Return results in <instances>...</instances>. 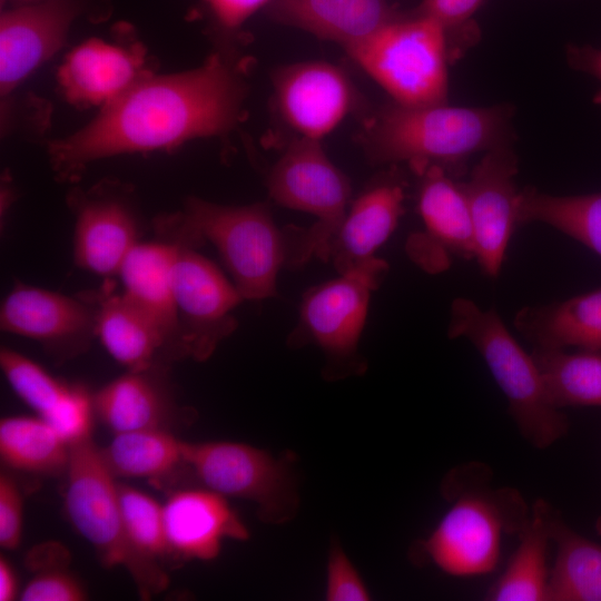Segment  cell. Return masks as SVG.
Masks as SVG:
<instances>
[{"label":"cell","mask_w":601,"mask_h":601,"mask_svg":"<svg viewBox=\"0 0 601 601\" xmlns=\"http://www.w3.org/2000/svg\"><path fill=\"white\" fill-rule=\"evenodd\" d=\"M244 92L218 55L189 71L140 78L85 128L51 145L53 168L69 178L100 158L223 135L236 124Z\"/></svg>","instance_id":"cell-1"},{"label":"cell","mask_w":601,"mask_h":601,"mask_svg":"<svg viewBox=\"0 0 601 601\" xmlns=\"http://www.w3.org/2000/svg\"><path fill=\"white\" fill-rule=\"evenodd\" d=\"M513 108L450 106L447 102L403 106L392 102L366 127L365 144L377 162L410 164L414 173L430 165L451 176L477 152L508 146Z\"/></svg>","instance_id":"cell-2"},{"label":"cell","mask_w":601,"mask_h":601,"mask_svg":"<svg viewBox=\"0 0 601 601\" xmlns=\"http://www.w3.org/2000/svg\"><path fill=\"white\" fill-rule=\"evenodd\" d=\"M444 493L451 506L414 545V560L457 578L491 573L500 561L503 535L519 534L530 516L525 501L518 490L493 487L491 472L480 463L452 471Z\"/></svg>","instance_id":"cell-3"},{"label":"cell","mask_w":601,"mask_h":601,"mask_svg":"<svg viewBox=\"0 0 601 601\" xmlns=\"http://www.w3.org/2000/svg\"><path fill=\"white\" fill-rule=\"evenodd\" d=\"M168 221L197 247L206 240L216 247L244 300L276 295L278 272L290 260V235L276 226L266 204L225 206L193 197Z\"/></svg>","instance_id":"cell-4"},{"label":"cell","mask_w":601,"mask_h":601,"mask_svg":"<svg viewBox=\"0 0 601 601\" xmlns=\"http://www.w3.org/2000/svg\"><path fill=\"white\" fill-rule=\"evenodd\" d=\"M447 335L464 337L479 351L506 397L509 414L532 446L546 449L568 433L569 420L550 402L532 355L495 311H483L463 297L454 299Z\"/></svg>","instance_id":"cell-5"},{"label":"cell","mask_w":601,"mask_h":601,"mask_svg":"<svg viewBox=\"0 0 601 601\" xmlns=\"http://www.w3.org/2000/svg\"><path fill=\"white\" fill-rule=\"evenodd\" d=\"M345 50L393 102H447L449 63L457 56L435 20L414 12L400 14Z\"/></svg>","instance_id":"cell-6"},{"label":"cell","mask_w":601,"mask_h":601,"mask_svg":"<svg viewBox=\"0 0 601 601\" xmlns=\"http://www.w3.org/2000/svg\"><path fill=\"white\" fill-rule=\"evenodd\" d=\"M65 509L73 528L96 550L107 568L122 566L142 599L168 585L162 565L140 555L132 546L122 520L118 482L106 466L91 433L70 442Z\"/></svg>","instance_id":"cell-7"},{"label":"cell","mask_w":601,"mask_h":601,"mask_svg":"<svg viewBox=\"0 0 601 601\" xmlns=\"http://www.w3.org/2000/svg\"><path fill=\"white\" fill-rule=\"evenodd\" d=\"M267 188L278 205L317 219L308 229L297 228L295 265H303L313 256L327 260L332 240L348 209L351 185L321 140H293L272 167Z\"/></svg>","instance_id":"cell-8"},{"label":"cell","mask_w":601,"mask_h":601,"mask_svg":"<svg viewBox=\"0 0 601 601\" xmlns=\"http://www.w3.org/2000/svg\"><path fill=\"white\" fill-rule=\"evenodd\" d=\"M388 270L373 257L338 277L315 286L303 297L299 319L289 344L317 345L326 356L327 373L345 375L362 370L357 346L366 321L371 295Z\"/></svg>","instance_id":"cell-9"},{"label":"cell","mask_w":601,"mask_h":601,"mask_svg":"<svg viewBox=\"0 0 601 601\" xmlns=\"http://www.w3.org/2000/svg\"><path fill=\"white\" fill-rule=\"evenodd\" d=\"M181 456L205 487L253 502L267 523L286 522L298 509L289 463L262 449L229 441H181Z\"/></svg>","instance_id":"cell-10"},{"label":"cell","mask_w":601,"mask_h":601,"mask_svg":"<svg viewBox=\"0 0 601 601\" xmlns=\"http://www.w3.org/2000/svg\"><path fill=\"white\" fill-rule=\"evenodd\" d=\"M170 240L177 243L173 292L185 355L203 362L237 328L233 311L244 299L196 246Z\"/></svg>","instance_id":"cell-11"},{"label":"cell","mask_w":601,"mask_h":601,"mask_svg":"<svg viewBox=\"0 0 601 601\" xmlns=\"http://www.w3.org/2000/svg\"><path fill=\"white\" fill-rule=\"evenodd\" d=\"M98 307V293L68 296L17 284L1 304L0 327L63 362L87 352L97 337Z\"/></svg>","instance_id":"cell-12"},{"label":"cell","mask_w":601,"mask_h":601,"mask_svg":"<svg viewBox=\"0 0 601 601\" xmlns=\"http://www.w3.org/2000/svg\"><path fill=\"white\" fill-rule=\"evenodd\" d=\"M420 178L417 210L424 230L406 243L411 259L428 273L445 270L452 257L475 258L474 233L462 183L445 169L430 165Z\"/></svg>","instance_id":"cell-13"},{"label":"cell","mask_w":601,"mask_h":601,"mask_svg":"<svg viewBox=\"0 0 601 601\" xmlns=\"http://www.w3.org/2000/svg\"><path fill=\"white\" fill-rule=\"evenodd\" d=\"M518 159L510 145L484 152L462 183L470 208L475 259L490 277L499 275L518 221Z\"/></svg>","instance_id":"cell-14"},{"label":"cell","mask_w":601,"mask_h":601,"mask_svg":"<svg viewBox=\"0 0 601 601\" xmlns=\"http://www.w3.org/2000/svg\"><path fill=\"white\" fill-rule=\"evenodd\" d=\"M273 87L283 120L299 137L316 140L332 132L356 102V92L348 76L326 61L285 66L275 72Z\"/></svg>","instance_id":"cell-15"},{"label":"cell","mask_w":601,"mask_h":601,"mask_svg":"<svg viewBox=\"0 0 601 601\" xmlns=\"http://www.w3.org/2000/svg\"><path fill=\"white\" fill-rule=\"evenodd\" d=\"M71 205L75 264L96 275H117L127 255L140 242L132 206L126 197L102 187L75 196Z\"/></svg>","instance_id":"cell-16"},{"label":"cell","mask_w":601,"mask_h":601,"mask_svg":"<svg viewBox=\"0 0 601 601\" xmlns=\"http://www.w3.org/2000/svg\"><path fill=\"white\" fill-rule=\"evenodd\" d=\"M72 0H36L0 20V86L7 95L62 43L77 14Z\"/></svg>","instance_id":"cell-17"},{"label":"cell","mask_w":601,"mask_h":601,"mask_svg":"<svg viewBox=\"0 0 601 601\" xmlns=\"http://www.w3.org/2000/svg\"><path fill=\"white\" fill-rule=\"evenodd\" d=\"M162 511L167 541L177 560L210 561L225 540L249 536L226 497L207 487L174 492Z\"/></svg>","instance_id":"cell-18"},{"label":"cell","mask_w":601,"mask_h":601,"mask_svg":"<svg viewBox=\"0 0 601 601\" xmlns=\"http://www.w3.org/2000/svg\"><path fill=\"white\" fill-rule=\"evenodd\" d=\"M177 243L161 238L139 242L127 255L118 276L124 293L154 321L164 339L166 363L186 358L173 292Z\"/></svg>","instance_id":"cell-19"},{"label":"cell","mask_w":601,"mask_h":601,"mask_svg":"<svg viewBox=\"0 0 601 601\" xmlns=\"http://www.w3.org/2000/svg\"><path fill=\"white\" fill-rule=\"evenodd\" d=\"M166 363L127 371L92 396L93 414L114 434L166 428L177 408L168 386Z\"/></svg>","instance_id":"cell-20"},{"label":"cell","mask_w":601,"mask_h":601,"mask_svg":"<svg viewBox=\"0 0 601 601\" xmlns=\"http://www.w3.org/2000/svg\"><path fill=\"white\" fill-rule=\"evenodd\" d=\"M404 187L400 181L383 179L351 204L327 257L338 274L375 257L376 249L398 224L404 211Z\"/></svg>","instance_id":"cell-21"},{"label":"cell","mask_w":601,"mask_h":601,"mask_svg":"<svg viewBox=\"0 0 601 601\" xmlns=\"http://www.w3.org/2000/svg\"><path fill=\"white\" fill-rule=\"evenodd\" d=\"M270 18L345 48L395 19L386 0H273Z\"/></svg>","instance_id":"cell-22"},{"label":"cell","mask_w":601,"mask_h":601,"mask_svg":"<svg viewBox=\"0 0 601 601\" xmlns=\"http://www.w3.org/2000/svg\"><path fill=\"white\" fill-rule=\"evenodd\" d=\"M138 58L121 47L90 39L68 55L58 80L71 102L106 106L140 79Z\"/></svg>","instance_id":"cell-23"},{"label":"cell","mask_w":601,"mask_h":601,"mask_svg":"<svg viewBox=\"0 0 601 601\" xmlns=\"http://www.w3.org/2000/svg\"><path fill=\"white\" fill-rule=\"evenodd\" d=\"M514 325L538 348L601 351V288L563 302L522 308Z\"/></svg>","instance_id":"cell-24"},{"label":"cell","mask_w":601,"mask_h":601,"mask_svg":"<svg viewBox=\"0 0 601 601\" xmlns=\"http://www.w3.org/2000/svg\"><path fill=\"white\" fill-rule=\"evenodd\" d=\"M98 300L97 337L115 361L127 371L166 363L162 336L137 303L112 290H100Z\"/></svg>","instance_id":"cell-25"},{"label":"cell","mask_w":601,"mask_h":601,"mask_svg":"<svg viewBox=\"0 0 601 601\" xmlns=\"http://www.w3.org/2000/svg\"><path fill=\"white\" fill-rule=\"evenodd\" d=\"M556 510L543 499L519 532L520 543L503 573L485 593L489 601H549L546 556L552 541L551 524Z\"/></svg>","instance_id":"cell-26"},{"label":"cell","mask_w":601,"mask_h":601,"mask_svg":"<svg viewBox=\"0 0 601 601\" xmlns=\"http://www.w3.org/2000/svg\"><path fill=\"white\" fill-rule=\"evenodd\" d=\"M0 457L12 470L55 476L65 474L70 442L41 416H8L0 421Z\"/></svg>","instance_id":"cell-27"},{"label":"cell","mask_w":601,"mask_h":601,"mask_svg":"<svg viewBox=\"0 0 601 601\" xmlns=\"http://www.w3.org/2000/svg\"><path fill=\"white\" fill-rule=\"evenodd\" d=\"M556 554L549 601H601V544L573 531L555 511L551 524Z\"/></svg>","instance_id":"cell-28"},{"label":"cell","mask_w":601,"mask_h":601,"mask_svg":"<svg viewBox=\"0 0 601 601\" xmlns=\"http://www.w3.org/2000/svg\"><path fill=\"white\" fill-rule=\"evenodd\" d=\"M531 355L556 408L601 406V351L534 347Z\"/></svg>","instance_id":"cell-29"},{"label":"cell","mask_w":601,"mask_h":601,"mask_svg":"<svg viewBox=\"0 0 601 601\" xmlns=\"http://www.w3.org/2000/svg\"><path fill=\"white\" fill-rule=\"evenodd\" d=\"M518 221L550 225L601 257V193L553 196L525 188L519 194Z\"/></svg>","instance_id":"cell-30"},{"label":"cell","mask_w":601,"mask_h":601,"mask_svg":"<svg viewBox=\"0 0 601 601\" xmlns=\"http://www.w3.org/2000/svg\"><path fill=\"white\" fill-rule=\"evenodd\" d=\"M100 453L116 479H159L183 463L181 441L167 428L114 434L111 442L100 449Z\"/></svg>","instance_id":"cell-31"},{"label":"cell","mask_w":601,"mask_h":601,"mask_svg":"<svg viewBox=\"0 0 601 601\" xmlns=\"http://www.w3.org/2000/svg\"><path fill=\"white\" fill-rule=\"evenodd\" d=\"M0 366L13 392L38 416L49 421L75 395L78 386H71L51 376L27 356L2 347Z\"/></svg>","instance_id":"cell-32"},{"label":"cell","mask_w":601,"mask_h":601,"mask_svg":"<svg viewBox=\"0 0 601 601\" xmlns=\"http://www.w3.org/2000/svg\"><path fill=\"white\" fill-rule=\"evenodd\" d=\"M117 486L125 529L135 550L160 565L176 559L167 541L162 505L128 484L118 482Z\"/></svg>","instance_id":"cell-33"},{"label":"cell","mask_w":601,"mask_h":601,"mask_svg":"<svg viewBox=\"0 0 601 601\" xmlns=\"http://www.w3.org/2000/svg\"><path fill=\"white\" fill-rule=\"evenodd\" d=\"M88 593L83 584L67 568L36 572L19 594L22 601H83Z\"/></svg>","instance_id":"cell-34"},{"label":"cell","mask_w":601,"mask_h":601,"mask_svg":"<svg viewBox=\"0 0 601 601\" xmlns=\"http://www.w3.org/2000/svg\"><path fill=\"white\" fill-rule=\"evenodd\" d=\"M325 597L328 601H366L371 599L358 571L338 545H333L328 555Z\"/></svg>","instance_id":"cell-35"},{"label":"cell","mask_w":601,"mask_h":601,"mask_svg":"<svg viewBox=\"0 0 601 601\" xmlns=\"http://www.w3.org/2000/svg\"><path fill=\"white\" fill-rule=\"evenodd\" d=\"M23 531V497L16 480L0 474V546L16 550Z\"/></svg>","instance_id":"cell-36"},{"label":"cell","mask_w":601,"mask_h":601,"mask_svg":"<svg viewBox=\"0 0 601 601\" xmlns=\"http://www.w3.org/2000/svg\"><path fill=\"white\" fill-rule=\"evenodd\" d=\"M484 0H422L414 13L439 22L447 32L456 56L453 38L472 20Z\"/></svg>","instance_id":"cell-37"},{"label":"cell","mask_w":601,"mask_h":601,"mask_svg":"<svg viewBox=\"0 0 601 601\" xmlns=\"http://www.w3.org/2000/svg\"><path fill=\"white\" fill-rule=\"evenodd\" d=\"M217 22L229 30L239 28L246 20L273 0H204Z\"/></svg>","instance_id":"cell-38"},{"label":"cell","mask_w":601,"mask_h":601,"mask_svg":"<svg viewBox=\"0 0 601 601\" xmlns=\"http://www.w3.org/2000/svg\"><path fill=\"white\" fill-rule=\"evenodd\" d=\"M566 59L572 68L593 76L601 82V48L570 45L566 48ZM593 101L601 107V89L595 93Z\"/></svg>","instance_id":"cell-39"},{"label":"cell","mask_w":601,"mask_h":601,"mask_svg":"<svg viewBox=\"0 0 601 601\" xmlns=\"http://www.w3.org/2000/svg\"><path fill=\"white\" fill-rule=\"evenodd\" d=\"M27 562L30 569L36 572L53 568H67L69 552L57 542H47L30 551Z\"/></svg>","instance_id":"cell-40"},{"label":"cell","mask_w":601,"mask_h":601,"mask_svg":"<svg viewBox=\"0 0 601 601\" xmlns=\"http://www.w3.org/2000/svg\"><path fill=\"white\" fill-rule=\"evenodd\" d=\"M18 597V578L12 565L0 556V601H12Z\"/></svg>","instance_id":"cell-41"},{"label":"cell","mask_w":601,"mask_h":601,"mask_svg":"<svg viewBox=\"0 0 601 601\" xmlns=\"http://www.w3.org/2000/svg\"><path fill=\"white\" fill-rule=\"evenodd\" d=\"M595 531L601 535V516L595 521Z\"/></svg>","instance_id":"cell-42"},{"label":"cell","mask_w":601,"mask_h":601,"mask_svg":"<svg viewBox=\"0 0 601 601\" xmlns=\"http://www.w3.org/2000/svg\"><path fill=\"white\" fill-rule=\"evenodd\" d=\"M22 1H36V0H22Z\"/></svg>","instance_id":"cell-43"}]
</instances>
